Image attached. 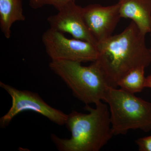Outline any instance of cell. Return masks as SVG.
<instances>
[{
    "label": "cell",
    "mask_w": 151,
    "mask_h": 151,
    "mask_svg": "<svg viewBox=\"0 0 151 151\" xmlns=\"http://www.w3.org/2000/svg\"><path fill=\"white\" fill-rule=\"evenodd\" d=\"M82 8L71 2L48 17L50 28L63 33L69 34L73 38L97 45V41L86 26L82 14Z\"/></svg>",
    "instance_id": "8"
},
{
    "label": "cell",
    "mask_w": 151,
    "mask_h": 151,
    "mask_svg": "<svg viewBox=\"0 0 151 151\" xmlns=\"http://www.w3.org/2000/svg\"><path fill=\"white\" fill-rule=\"evenodd\" d=\"M145 35L133 22L119 34L98 43L95 60L105 73L110 87L118 83L131 70L146 68L151 63V51L145 42Z\"/></svg>",
    "instance_id": "1"
},
{
    "label": "cell",
    "mask_w": 151,
    "mask_h": 151,
    "mask_svg": "<svg viewBox=\"0 0 151 151\" xmlns=\"http://www.w3.org/2000/svg\"><path fill=\"white\" fill-rule=\"evenodd\" d=\"M121 1V0H119V1Z\"/></svg>",
    "instance_id": "16"
},
{
    "label": "cell",
    "mask_w": 151,
    "mask_h": 151,
    "mask_svg": "<svg viewBox=\"0 0 151 151\" xmlns=\"http://www.w3.org/2000/svg\"><path fill=\"white\" fill-rule=\"evenodd\" d=\"M76 0H28L29 5L34 9L41 8L44 6L50 5L54 7L58 11L64 6Z\"/></svg>",
    "instance_id": "12"
},
{
    "label": "cell",
    "mask_w": 151,
    "mask_h": 151,
    "mask_svg": "<svg viewBox=\"0 0 151 151\" xmlns=\"http://www.w3.org/2000/svg\"><path fill=\"white\" fill-rule=\"evenodd\" d=\"M47 54L51 60L94 62L98 56L97 45L91 42L66 37L64 34L50 28L42 36Z\"/></svg>",
    "instance_id": "5"
},
{
    "label": "cell",
    "mask_w": 151,
    "mask_h": 151,
    "mask_svg": "<svg viewBox=\"0 0 151 151\" xmlns=\"http://www.w3.org/2000/svg\"><path fill=\"white\" fill-rule=\"evenodd\" d=\"M95 108L86 105L88 113L73 110L68 115L65 125L71 133L69 139L51 135L52 141L60 151H98L113 134L108 105L102 101Z\"/></svg>",
    "instance_id": "2"
},
{
    "label": "cell",
    "mask_w": 151,
    "mask_h": 151,
    "mask_svg": "<svg viewBox=\"0 0 151 151\" xmlns=\"http://www.w3.org/2000/svg\"><path fill=\"white\" fill-rule=\"evenodd\" d=\"M25 19L22 0H0V29L6 38H10L14 23Z\"/></svg>",
    "instance_id": "10"
},
{
    "label": "cell",
    "mask_w": 151,
    "mask_h": 151,
    "mask_svg": "<svg viewBox=\"0 0 151 151\" xmlns=\"http://www.w3.org/2000/svg\"><path fill=\"white\" fill-rule=\"evenodd\" d=\"M82 14L86 26L97 45L112 35L122 18L119 2L108 6L88 5L82 8Z\"/></svg>",
    "instance_id": "7"
},
{
    "label": "cell",
    "mask_w": 151,
    "mask_h": 151,
    "mask_svg": "<svg viewBox=\"0 0 151 151\" xmlns=\"http://www.w3.org/2000/svg\"><path fill=\"white\" fill-rule=\"evenodd\" d=\"M49 66L65 82L73 95L85 105H96L104 100L110 86L96 61L84 66L75 61L51 60Z\"/></svg>",
    "instance_id": "3"
},
{
    "label": "cell",
    "mask_w": 151,
    "mask_h": 151,
    "mask_svg": "<svg viewBox=\"0 0 151 151\" xmlns=\"http://www.w3.org/2000/svg\"><path fill=\"white\" fill-rule=\"evenodd\" d=\"M150 50L151 51V46H150Z\"/></svg>",
    "instance_id": "15"
},
{
    "label": "cell",
    "mask_w": 151,
    "mask_h": 151,
    "mask_svg": "<svg viewBox=\"0 0 151 151\" xmlns=\"http://www.w3.org/2000/svg\"><path fill=\"white\" fill-rule=\"evenodd\" d=\"M121 18L129 19L146 35L151 33V0H121Z\"/></svg>",
    "instance_id": "9"
},
{
    "label": "cell",
    "mask_w": 151,
    "mask_h": 151,
    "mask_svg": "<svg viewBox=\"0 0 151 151\" xmlns=\"http://www.w3.org/2000/svg\"><path fill=\"white\" fill-rule=\"evenodd\" d=\"M136 143L137 145L139 151H151V135L139 138L136 140Z\"/></svg>",
    "instance_id": "13"
},
{
    "label": "cell",
    "mask_w": 151,
    "mask_h": 151,
    "mask_svg": "<svg viewBox=\"0 0 151 151\" xmlns=\"http://www.w3.org/2000/svg\"><path fill=\"white\" fill-rule=\"evenodd\" d=\"M145 85V87H148L151 89V74L146 77Z\"/></svg>",
    "instance_id": "14"
},
{
    "label": "cell",
    "mask_w": 151,
    "mask_h": 151,
    "mask_svg": "<svg viewBox=\"0 0 151 151\" xmlns=\"http://www.w3.org/2000/svg\"><path fill=\"white\" fill-rule=\"evenodd\" d=\"M0 86L7 92L12 100L8 112L0 119V127L5 128L19 113L32 111L46 117L59 126L65 125L68 115L49 105L37 93L28 90H21L0 82Z\"/></svg>",
    "instance_id": "6"
},
{
    "label": "cell",
    "mask_w": 151,
    "mask_h": 151,
    "mask_svg": "<svg viewBox=\"0 0 151 151\" xmlns=\"http://www.w3.org/2000/svg\"><path fill=\"white\" fill-rule=\"evenodd\" d=\"M104 101L109 105L114 136L130 130L151 131V103L121 89L109 87Z\"/></svg>",
    "instance_id": "4"
},
{
    "label": "cell",
    "mask_w": 151,
    "mask_h": 151,
    "mask_svg": "<svg viewBox=\"0 0 151 151\" xmlns=\"http://www.w3.org/2000/svg\"><path fill=\"white\" fill-rule=\"evenodd\" d=\"M145 68L143 67L137 68L130 71L119 81L118 87L133 94L142 92L145 88Z\"/></svg>",
    "instance_id": "11"
}]
</instances>
